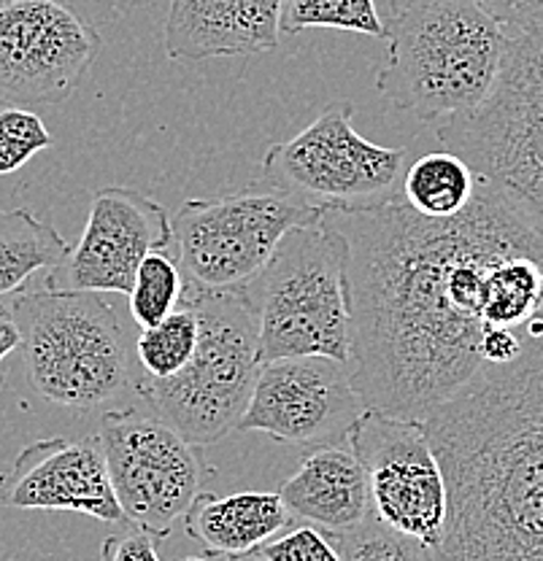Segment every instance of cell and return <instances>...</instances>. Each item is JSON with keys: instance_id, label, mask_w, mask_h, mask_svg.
I'll use <instances>...</instances> for the list:
<instances>
[{"instance_id": "9c48e42d", "label": "cell", "mask_w": 543, "mask_h": 561, "mask_svg": "<svg viewBox=\"0 0 543 561\" xmlns=\"http://www.w3.org/2000/svg\"><path fill=\"white\" fill-rule=\"evenodd\" d=\"M406 149H387L354 130V105L330 103L306 130L273 144L262 179L308 206L373 208L400 201Z\"/></svg>"}, {"instance_id": "cb8c5ba5", "label": "cell", "mask_w": 543, "mask_h": 561, "mask_svg": "<svg viewBox=\"0 0 543 561\" xmlns=\"http://www.w3.org/2000/svg\"><path fill=\"white\" fill-rule=\"evenodd\" d=\"M330 537L341 561H430L428 546L387 526L373 511L358 526Z\"/></svg>"}, {"instance_id": "8992f818", "label": "cell", "mask_w": 543, "mask_h": 561, "mask_svg": "<svg viewBox=\"0 0 543 561\" xmlns=\"http://www.w3.org/2000/svg\"><path fill=\"white\" fill-rule=\"evenodd\" d=\"M197 316V346L171 378H138L136 389L155 416L192 446H212L238 430L252 397L260 354L252 308L241 291H184Z\"/></svg>"}, {"instance_id": "3957f363", "label": "cell", "mask_w": 543, "mask_h": 561, "mask_svg": "<svg viewBox=\"0 0 543 561\" xmlns=\"http://www.w3.org/2000/svg\"><path fill=\"white\" fill-rule=\"evenodd\" d=\"M387 25V62L376 90L417 119L471 114L484 103L504 60L508 33L473 0H425L395 11Z\"/></svg>"}, {"instance_id": "d6986e66", "label": "cell", "mask_w": 543, "mask_h": 561, "mask_svg": "<svg viewBox=\"0 0 543 561\" xmlns=\"http://www.w3.org/2000/svg\"><path fill=\"white\" fill-rule=\"evenodd\" d=\"M71 245L57 227L33 210H0V300L20 291L38 271L60 267Z\"/></svg>"}, {"instance_id": "7a4b0ae2", "label": "cell", "mask_w": 543, "mask_h": 561, "mask_svg": "<svg viewBox=\"0 0 543 561\" xmlns=\"http://www.w3.org/2000/svg\"><path fill=\"white\" fill-rule=\"evenodd\" d=\"M508 365H484L425 419L446 481L430 561H543V313Z\"/></svg>"}, {"instance_id": "30bf717a", "label": "cell", "mask_w": 543, "mask_h": 561, "mask_svg": "<svg viewBox=\"0 0 543 561\" xmlns=\"http://www.w3.org/2000/svg\"><path fill=\"white\" fill-rule=\"evenodd\" d=\"M98 443L125 524L166 540L201 494L206 465L168 421L142 411H106Z\"/></svg>"}, {"instance_id": "52a82bcc", "label": "cell", "mask_w": 543, "mask_h": 561, "mask_svg": "<svg viewBox=\"0 0 543 561\" xmlns=\"http://www.w3.org/2000/svg\"><path fill=\"white\" fill-rule=\"evenodd\" d=\"M238 291L252 308L260 365L292 356H330L349 365L341 249L319 219L290 230Z\"/></svg>"}, {"instance_id": "e0dca14e", "label": "cell", "mask_w": 543, "mask_h": 561, "mask_svg": "<svg viewBox=\"0 0 543 561\" xmlns=\"http://www.w3.org/2000/svg\"><path fill=\"white\" fill-rule=\"evenodd\" d=\"M290 516L319 526L325 531H343L358 526L371 513L365 467L352 448L317 446L295 476L279 489Z\"/></svg>"}, {"instance_id": "ba28073f", "label": "cell", "mask_w": 543, "mask_h": 561, "mask_svg": "<svg viewBox=\"0 0 543 561\" xmlns=\"http://www.w3.org/2000/svg\"><path fill=\"white\" fill-rule=\"evenodd\" d=\"M323 210L260 179L214 201H186L171 216L186 289L236 291L265 267L279 241Z\"/></svg>"}, {"instance_id": "44dd1931", "label": "cell", "mask_w": 543, "mask_h": 561, "mask_svg": "<svg viewBox=\"0 0 543 561\" xmlns=\"http://www.w3.org/2000/svg\"><path fill=\"white\" fill-rule=\"evenodd\" d=\"M197 346V316L190 306L177 308L157 324L144 327L136 343L138 367L146 378H171L186 367Z\"/></svg>"}, {"instance_id": "1f68e13d", "label": "cell", "mask_w": 543, "mask_h": 561, "mask_svg": "<svg viewBox=\"0 0 543 561\" xmlns=\"http://www.w3.org/2000/svg\"><path fill=\"white\" fill-rule=\"evenodd\" d=\"M419 3H425V0H389V5H393V14L395 11H406V9H411V5H419Z\"/></svg>"}, {"instance_id": "4dcf8cb0", "label": "cell", "mask_w": 543, "mask_h": 561, "mask_svg": "<svg viewBox=\"0 0 543 561\" xmlns=\"http://www.w3.org/2000/svg\"><path fill=\"white\" fill-rule=\"evenodd\" d=\"M222 561H268L260 551H249V553H236V557H217Z\"/></svg>"}, {"instance_id": "ffe728a7", "label": "cell", "mask_w": 543, "mask_h": 561, "mask_svg": "<svg viewBox=\"0 0 543 561\" xmlns=\"http://www.w3.org/2000/svg\"><path fill=\"white\" fill-rule=\"evenodd\" d=\"M476 173L454 151H433L406 168L400 201L428 219H452L471 206Z\"/></svg>"}, {"instance_id": "484cf974", "label": "cell", "mask_w": 543, "mask_h": 561, "mask_svg": "<svg viewBox=\"0 0 543 561\" xmlns=\"http://www.w3.org/2000/svg\"><path fill=\"white\" fill-rule=\"evenodd\" d=\"M257 551L268 561H341L332 537L319 526H297L279 540L262 542Z\"/></svg>"}, {"instance_id": "2e32d148", "label": "cell", "mask_w": 543, "mask_h": 561, "mask_svg": "<svg viewBox=\"0 0 543 561\" xmlns=\"http://www.w3.org/2000/svg\"><path fill=\"white\" fill-rule=\"evenodd\" d=\"M282 0H168V60L201 62L262 55L282 38Z\"/></svg>"}, {"instance_id": "7402d4cb", "label": "cell", "mask_w": 543, "mask_h": 561, "mask_svg": "<svg viewBox=\"0 0 543 561\" xmlns=\"http://www.w3.org/2000/svg\"><path fill=\"white\" fill-rule=\"evenodd\" d=\"M282 33H303L314 27L349 31L384 38L387 25L376 0H282Z\"/></svg>"}, {"instance_id": "7c38bea8", "label": "cell", "mask_w": 543, "mask_h": 561, "mask_svg": "<svg viewBox=\"0 0 543 561\" xmlns=\"http://www.w3.org/2000/svg\"><path fill=\"white\" fill-rule=\"evenodd\" d=\"M103 38L57 0L0 3V101L60 105L79 90Z\"/></svg>"}, {"instance_id": "8fae6325", "label": "cell", "mask_w": 543, "mask_h": 561, "mask_svg": "<svg viewBox=\"0 0 543 561\" xmlns=\"http://www.w3.org/2000/svg\"><path fill=\"white\" fill-rule=\"evenodd\" d=\"M349 448L365 467L371 511L384 524L435 548L446 524V481L425 421L365 408Z\"/></svg>"}, {"instance_id": "f546056e", "label": "cell", "mask_w": 543, "mask_h": 561, "mask_svg": "<svg viewBox=\"0 0 543 561\" xmlns=\"http://www.w3.org/2000/svg\"><path fill=\"white\" fill-rule=\"evenodd\" d=\"M22 346L20 327H16L14 313H11L9 302L0 300V389H3V359L9 354H14Z\"/></svg>"}, {"instance_id": "603a6c76", "label": "cell", "mask_w": 543, "mask_h": 561, "mask_svg": "<svg viewBox=\"0 0 543 561\" xmlns=\"http://www.w3.org/2000/svg\"><path fill=\"white\" fill-rule=\"evenodd\" d=\"M184 273H181L179 262L168 254V249L146 254L138 265L136 278H133L131 291H127L136 324L144 330V327H151L171 316L184 300Z\"/></svg>"}, {"instance_id": "d6a6232c", "label": "cell", "mask_w": 543, "mask_h": 561, "mask_svg": "<svg viewBox=\"0 0 543 561\" xmlns=\"http://www.w3.org/2000/svg\"><path fill=\"white\" fill-rule=\"evenodd\" d=\"M181 561H222V559H217V557H208V559H195V557H190V559H181Z\"/></svg>"}, {"instance_id": "5b68a950", "label": "cell", "mask_w": 543, "mask_h": 561, "mask_svg": "<svg viewBox=\"0 0 543 561\" xmlns=\"http://www.w3.org/2000/svg\"><path fill=\"white\" fill-rule=\"evenodd\" d=\"M3 300L20 327L27 378L44 400L98 411L127 394L133 378L125 330L98 291L44 286Z\"/></svg>"}, {"instance_id": "83f0119b", "label": "cell", "mask_w": 543, "mask_h": 561, "mask_svg": "<svg viewBox=\"0 0 543 561\" xmlns=\"http://www.w3.org/2000/svg\"><path fill=\"white\" fill-rule=\"evenodd\" d=\"M103 561H162L157 553V540L146 531H127V535H111L103 542Z\"/></svg>"}, {"instance_id": "d4e9b609", "label": "cell", "mask_w": 543, "mask_h": 561, "mask_svg": "<svg viewBox=\"0 0 543 561\" xmlns=\"http://www.w3.org/2000/svg\"><path fill=\"white\" fill-rule=\"evenodd\" d=\"M52 144L55 140L36 111L0 101V175L16 173Z\"/></svg>"}, {"instance_id": "5bb4252c", "label": "cell", "mask_w": 543, "mask_h": 561, "mask_svg": "<svg viewBox=\"0 0 543 561\" xmlns=\"http://www.w3.org/2000/svg\"><path fill=\"white\" fill-rule=\"evenodd\" d=\"M171 241V216L155 197L131 186H103L92 197L79 243L49 271L46 286L127 295L144 256Z\"/></svg>"}, {"instance_id": "ac0fdd59", "label": "cell", "mask_w": 543, "mask_h": 561, "mask_svg": "<svg viewBox=\"0 0 543 561\" xmlns=\"http://www.w3.org/2000/svg\"><path fill=\"white\" fill-rule=\"evenodd\" d=\"M292 522L287 505L273 491H201L184 513V531L208 557H236L257 551Z\"/></svg>"}, {"instance_id": "9a60e30c", "label": "cell", "mask_w": 543, "mask_h": 561, "mask_svg": "<svg viewBox=\"0 0 543 561\" xmlns=\"http://www.w3.org/2000/svg\"><path fill=\"white\" fill-rule=\"evenodd\" d=\"M0 505L16 511H71L106 524H125L103 448L95 437H46L25 446L0 472Z\"/></svg>"}, {"instance_id": "4316f807", "label": "cell", "mask_w": 543, "mask_h": 561, "mask_svg": "<svg viewBox=\"0 0 543 561\" xmlns=\"http://www.w3.org/2000/svg\"><path fill=\"white\" fill-rule=\"evenodd\" d=\"M482 5L506 33L528 31L543 22V0H473Z\"/></svg>"}, {"instance_id": "f1b7e54d", "label": "cell", "mask_w": 543, "mask_h": 561, "mask_svg": "<svg viewBox=\"0 0 543 561\" xmlns=\"http://www.w3.org/2000/svg\"><path fill=\"white\" fill-rule=\"evenodd\" d=\"M522 348L524 335H519V330L489 327L482 337V362L484 365H508L522 354Z\"/></svg>"}, {"instance_id": "4fadbf2b", "label": "cell", "mask_w": 543, "mask_h": 561, "mask_svg": "<svg viewBox=\"0 0 543 561\" xmlns=\"http://www.w3.org/2000/svg\"><path fill=\"white\" fill-rule=\"evenodd\" d=\"M362 411L349 365L292 356L260 365L238 432H262L290 446H336L349 440Z\"/></svg>"}, {"instance_id": "277c9868", "label": "cell", "mask_w": 543, "mask_h": 561, "mask_svg": "<svg viewBox=\"0 0 543 561\" xmlns=\"http://www.w3.org/2000/svg\"><path fill=\"white\" fill-rule=\"evenodd\" d=\"M489 186L543 236V22L508 33L498 76L478 108L430 125Z\"/></svg>"}, {"instance_id": "6da1fadb", "label": "cell", "mask_w": 543, "mask_h": 561, "mask_svg": "<svg viewBox=\"0 0 543 561\" xmlns=\"http://www.w3.org/2000/svg\"><path fill=\"white\" fill-rule=\"evenodd\" d=\"M319 221L341 249L349 373L362 405L425 421L484 367L493 267L543 236L478 181L452 219L395 201L325 208Z\"/></svg>"}]
</instances>
